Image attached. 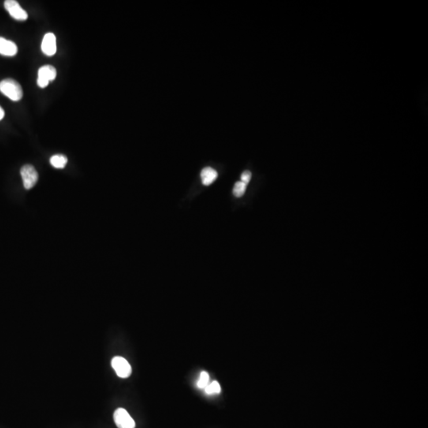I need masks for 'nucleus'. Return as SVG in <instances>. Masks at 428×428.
Masks as SVG:
<instances>
[{"mask_svg":"<svg viewBox=\"0 0 428 428\" xmlns=\"http://www.w3.org/2000/svg\"><path fill=\"white\" fill-rule=\"evenodd\" d=\"M0 91L11 100H20L23 96V88L16 80L12 79H4L0 82Z\"/></svg>","mask_w":428,"mask_h":428,"instance_id":"1","label":"nucleus"},{"mask_svg":"<svg viewBox=\"0 0 428 428\" xmlns=\"http://www.w3.org/2000/svg\"><path fill=\"white\" fill-rule=\"evenodd\" d=\"M20 173L26 190H31L36 185L38 180V173L34 166L31 164L25 165L21 168Z\"/></svg>","mask_w":428,"mask_h":428,"instance_id":"2","label":"nucleus"},{"mask_svg":"<svg viewBox=\"0 0 428 428\" xmlns=\"http://www.w3.org/2000/svg\"><path fill=\"white\" fill-rule=\"evenodd\" d=\"M113 420L118 428H135L136 423L126 410L119 407L113 413Z\"/></svg>","mask_w":428,"mask_h":428,"instance_id":"3","label":"nucleus"},{"mask_svg":"<svg viewBox=\"0 0 428 428\" xmlns=\"http://www.w3.org/2000/svg\"><path fill=\"white\" fill-rule=\"evenodd\" d=\"M111 366L119 377L127 378L132 374V367L125 358L116 356L111 361Z\"/></svg>","mask_w":428,"mask_h":428,"instance_id":"4","label":"nucleus"},{"mask_svg":"<svg viewBox=\"0 0 428 428\" xmlns=\"http://www.w3.org/2000/svg\"><path fill=\"white\" fill-rule=\"evenodd\" d=\"M57 77V70L51 65L42 67L38 70V85L45 88L49 85V82L53 81Z\"/></svg>","mask_w":428,"mask_h":428,"instance_id":"5","label":"nucleus"},{"mask_svg":"<svg viewBox=\"0 0 428 428\" xmlns=\"http://www.w3.org/2000/svg\"><path fill=\"white\" fill-rule=\"evenodd\" d=\"M4 7L10 16L18 21H26L28 19L27 12L21 8L16 0H7L4 2Z\"/></svg>","mask_w":428,"mask_h":428,"instance_id":"6","label":"nucleus"},{"mask_svg":"<svg viewBox=\"0 0 428 428\" xmlns=\"http://www.w3.org/2000/svg\"><path fill=\"white\" fill-rule=\"evenodd\" d=\"M42 50L44 54L49 57H52L57 53V39L53 33H48L44 36Z\"/></svg>","mask_w":428,"mask_h":428,"instance_id":"7","label":"nucleus"},{"mask_svg":"<svg viewBox=\"0 0 428 428\" xmlns=\"http://www.w3.org/2000/svg\"><path fill=\"white\" fill-rule=\"evenodd\" d=\"M17 53L18 47L16 43L0 37V54L6 57H14Z\"/></svg>","mask_w":428,"mask_h":428,"instance_id":"8","label":"nucleus"},{"mask_svg":"<svg viewBox=\"0 0 428 428\" xmlns=\"http://www.w3.org/2000/svg\"><path fill=\"white\" fill-rule=\"evenodd\" d=\"M217 178V171L212 168H205L201 172V179L205 186H210Z\"/></svg>","mask_w":428,"mask_h":428,"instance_id":"9","label":"nucleus"},{"mask_svg":"<svg viewBox=\"0 0 428 428\" xmlns=\"http://www.w3.org/2000/svg\"><path fill=\"white\" fill-rule=\"evenodd\" d=\"M50 164L53 168L62 169L68 164V158L64 155H55L50 158Z\"/></svg>","mask_w":428,"mask_h":428,"instance_id":"10","label":"nucleus"},{"mask_svg":"<svg viewBox=\"0 0 428 428\" xmlns=\"http://www.w3.org/2000/svg\"><path fill=\"white\" fill-rule=\"evenodd\" d=\"M206 393L208 395L219 394L221 391V385L218 381H214L210 383L205 388Z\"/></svg>","mask_w":428,"mask_h":428,"instance_id":"11","label":"nucleus"},{"mask_svg":"<svg viewBox=\"0 0 428 428\" xmlns=\"http://www.w3.org/2000/svg\"><path fill=\"white\" fill-rule=\"evenodd\" d=\"M246 188H247V185L245 183H242L241 181L237 182L234 186L233 190H232L234 196H236V198H240V197L243 196L245 193Z\"/></svg>","mask_w":428,"mask_h":428,"instance_id":"12","label":"nucleus"},{"mask_svg":"<svg viewBox=\"0 0 428 428\" xmlns=\"http://www.w3.org/2000/svg\"><path fill=\"white\" fill-rule=\"evenodd\" d=\"M209 383H210V375L206 372L202 371L197 385L199 389H205L209 385Z\"/></svg>","mask_w":428,"mask_h":428,"instance_id":"13","label":"nucleus"},{"mask_svg":"<svg viewBox=\"0 0 428 428\" xmlns=\"http://www.w3.org/2000/svg\"><path fill=\"white\" fill-rule=\"evenodd\" d=\"M251 179V173L249 171H245V172H243V173H242L241 182L242 183H245L246 185H247V183H249Z\"/></svg>","mask_w":428,"mask_h":428,"instance_id":"14","label":"nucleus"},{"mask_svg":"<svg viewBox=\"0 0 428 428\" xmlns=\"http://www.w3.org/2000/svg\"><path fill=\"white\" fill-rule=\"evenodd\" d=\"M4 115H5V112H4V109L0 106V121L4 118Z\"/></svg>","mask_w":428,"mask_h":428,"instance_id":"15","label":"nucleus"}]
</instances>
